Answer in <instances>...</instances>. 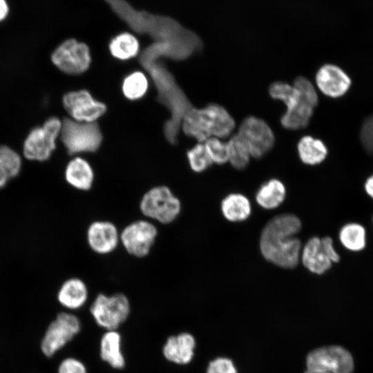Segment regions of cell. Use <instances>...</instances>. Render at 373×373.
I'll list each match as a JSON object with an SVG mask.
<instances>
[{"mask_svg":"<svg viewBox=\"0 0 373 373\" xmlns=\"http://www.w3.org/2000/svg\"><path fill=\"white\" fill-rule=\"evenodd\" d=\"M108 49L114 58L126 61L138 55L140 45L138 39L134 35L128 32H123L111 39Z\"/></svg>","mask_w":373,"mask_h":373,"instance_id":"cb8c5ba5","label":"cell"},{"mask_svg":"<svg viewBox=\"0 0 373 373\" xmlns=\"http://www.w3.org/2000/svg\"><path fill=\"white\" fill-rule=\"evenodd\" d=\"M95 323L106 330L117 329L131 314V303L123 293L98 294L89 308Z\"/></svg>","mask_w":373,"mask_h":373,"instance_id":"8992f818","label":"cell"},{"mask_svg":"<svg viewBox=\"0 0 373 373\" xmlns=\"http://www.w3.org/2000/svg\"><path fill=\"white\" fill-rule=\"evenodd\" d=\"M302 229L300 219L293 213L271 218L262 229L260 250L263 258L283 269H294L300 262L302 242L296 235Z\"/></svg>","mask_w":373,"mask_h":373,"instance_id":"6da1fadb","label":"cell"},{"mask_svg":"<svg viewBox=\"0 0 373 373\" xmlns=\"http://www.w3.org/2000/svg\"><path fill=\"white\" fill-rule=\"evenodd\" d=\"M91 60L88 46L73 38L63 41L51 55L53 64L63 73L72 75L88 70Z\"/></svg>","mask_w":373,"mask_h":373,"instance_id":"30bf717a","label":"cell"},{"mask_svg":"<svg viewBox=\"0 0 373 373\" xmlns=\"http://www.w3.org/2000/svg\"><path fill=\"white\" fill-rule=\"evenodd\" d=\"M8 12V6L6 0H0V21L4 19Z\"/></svg>","mask_w":373,"mask_h":373,"instance_id":"e575fe53","label":"cell"},{"mask_svg":"<svg viewBox=\"0 0 373 373\" xmlns=\"http://www.w3.org/2000/svg\"><path fill=\"white\" fill-rule=\"evenodd\" d=\"M269 93L273 99L283 102L286 106L280 119L285 128L298 130L309 124L318 102L317 92L309 80L300 76L293 85L276 82L270 86Z\"/></svg>","mask_w":373,"mask_h":373,"instance_id":"7a4b0ae2","label":"cell"},{"mask_svg":"<svg viewBox=\"0 0 373 373\" xmlns=\"http://www.w3.org/2000/svg\"><path fill=\"white\" fill-rule=\"evenodd\" d=\"M66 182L81 191H90L95 182V173L90 164L81 157H75L67 164L64 171Z\"/></svg>","mask_w":373,"mask_h":373,"instance_id":"d6986e66","label":"cell"},{"mask_svg":"<svg viewBox=\"0 0 373 373\" xmlns=\"http://www.w3.org/2000/svg\"><path fill=\"white\" fill-rule=\"evenodd\" d=\"M195 347L193 336L188 332H182L166 338L162 346V354L168 361L184 365L192 361Z\"/></svg>","mask_w":373,"mask_h":373,"instance_id":"e0dca14e","label":"cell"},{"mask_svg":"<svg viewBox=\"0 0 373 373\" xmlns=\"http://www.w3.org/2000/svg\"><path fill=\"white\" fill-rule=\"evenodd\" d=\"M341 260L329 236L310 238L302 247L300 262L310 272L322 275Z\"/></svg>","mask_w":373,"mask_h":373,"instance_id":"9c48e42d","label":"cell"},{"mask_svg":"<svg viewBox=\"0 0 373 373\" xmlns=\"http://www.w3.org/2000/svg\"><path fill=\"white\" fill-rule=\"evenodd\" d=\"M60 137L70 155L94 153L99 149L103 140L97 122H82L71 118L61 121Z\"/></svg>","mask_w":373,"mask_h":373,"instance_id":"5b68a950","label":"cell"},{"mask_svg":"<svg viewBox=\"0 0 373 373\" xmlns=\"http://www.w3.org/2000/svg\"><path fill=\"white\" fill-rule=\"evenodd\" d=\"M89 290L86 283L80 278L71 277L60 285L57 298L59 303L69 310H77L87 303Z\"/></svg>","mask_w":373,"mask_h":373,"instance_id":"ac0fdd59","label":"cell"},{"mask_svg":"<svg viewBox=\"0 0 373 373\" xmlns=\"http://www.w3.org/2000/svg\"><path fill=\"white\" fill-rule=\"evenodd\" d=\"M21 169L20 155L10 147L0 146V189L17 177Z\"/></svg>","mask_w":373,"mask_h":373,"instance_id":"484cf974","label":"cell"},{"mask_svg":"<svg viewBox=\"0 0 373 373\" xmlns=\"http://www.w3.org/2000/svg\"><path fill=\"white\" fill-rule=\"evenodd\" d=\"M149 79L145 73L140 70L127 75L122 83L124 96L131 101L142 98L148 91Z\"/></svg>","mask_w":373,"mask_h":373,"instance_id":"4316f807","label":"cell"},{"mask_svg":"<svg viewBox=\"0 0 373 373\" xmlns=\"http://www.w3.org/2000/svg\"><path fill=\"white\" fill-rule=\"evenodd\" d=\"M372 223H373V217H372Z\"/></svg>","mask_w":373,"mask_h":373,"instance_id":"8d00e7d4","label":"cell"},{"mask_svg":"<svg viewBox=\"0 0 373 373\" xmlns=\"http://www.w3.org/2000/svg\"><path fill=\"white\" fill-rule=\"evenodd\" d=\"M182 207L180 198L166 185L151 187L143 194L139 202L140 211L144 218L162 224L175 221Z\"/></svg>","mask_w":373,"mask_h":373,"instance_id":"277c9868","label":"cell"},{"mask_svg":"<svg viewBox=\"0 0 373 373\" xmlns=\"http://www.w3.org/2000/svg\"><path fill=\"white\" fill-rule=\"evenodd\" d=\"M61 121L56 117L48 118L42 126L31 130L23 143V155L26 159L36 161L48 160L56 148L60 136Z\"/></svg>","mask_w":373,"mask_h":373,"instance_id":"ba28073f","label":"cell"},{"mask_svg":"<svg viewBox=\"0 0 373 373\" xmlns=\"http://www.w3.org/2000/svg\"><path fill=\"white\" fill-rule=\"evenodd\" d=\"M316 84L318 88L330 97L343 96L351 86L350 77L338 66L325 64L316 73Z\"/></svg>","mask_w":373,"mask_h":373,"instance_id":"2e32d148","label":"cell"},{"mask_svg":"<svg viewBox=\"0 0 373 373\" xmlns=\"http://www.w3.org/2000/svg\"><path fill=\"white\" fill-rule=\"evenodd\" d=\"M86 239L92 251L98 255L106 256L117 249L120 244V231L113 222L97 220L88 224Z\"/></svg>","mask_w":373,"mask_h":373,"instance_id":"9a60e30c","label":"cell"},{"mask_svg":"<svg viewBox=\"0 0 373 373\" xmlns=\"http://www.w3.org/2000/svg\"><path fill=\"white\" fill-rule=\"evenodd\" d=\"M221 211L226 220L240 222L248 219L251 213V205L247 197L238 193L227 195L221 202Z\"/></svg>","mask_w":373,"mask_h":373,"instance_id":"44dd1931","label":"cell"},{"mask_svg":"<svg viewBox=\"0 0 373 373\" xmlns=\"http://www.w3.org/2000/svg\"><path fill=\"white\" fill-rule=\"evenodd\" d=\"M58 373H88V372L86 367L81 361L69 357L60 363Z\"/></svg>","mask_w":373,"mask_h":373,"instance_id":"d6a6232c","label":"cell"},{"mask_svg":"<svg viewBox=\"0 0 373 373\" xmlns=\"http://www.w3.org/2000/svg\"><path fill=\"white\" fill-rule=\"evenodd\" d=\"M189 165L195 173H202L213 163L203 142H198L186 153Z\"/></svg>","mask_w":373,"mask_h":373,"instance_id":"f1b7e54d","label":"cell"},{"mask_svg":"<svg viewBox=\"0 0 373 373\" xmlns=\"http://www.w3.org/2000/svg\"><path fill=\"white\" fill-rule=\"evenodd\" d=\"M206 150L213 163L224 164L229 160V149L227 142L222 139L212 137L204 142Z\"/></svg>","mask_w":373,"mask_h":373,"instance_id":"f546056e","label":"cell"},{"mask_svg":"<svg viewBox=\"0 0 373 373\" xmlns=\"http://www.w3.org/2000/svg\"><path fill=\"white\" fill-rule=\"evenodd\" d=\"M62 102L70 118L82 122H97L107 109L104 103L97 100L84 89L66 93Z\"/></svg>","mask_w":373,"mask_h":373,"instance_id":"5bb4252c","label":"cell"},{"mask_svg":"<svg viewBox=\"0 0 373 373\" xmlns=\"http://www.w3.org/2000/svg\"><path fill=\"white\" fill-rule=\"evenodd\" d=\"M238 134L247 144L252 157L260 158L274 146L275 137L271 127L263 119L249 116L241 122Z\"/></svg>","mask_w":373,"mask_h":373,"instance_id":"4fadbf2b","label":"cell"},{"mask_svg":"<svg viewBox=\"0 0 373 373\" xmlns=\"http://www.w3.org/2000/svg\"><path fill=\"white\" fill-rule=\"evenodd\" d=\"M235 126L234 119L227 110L214 103L202 108H190L180 124L183 133L198 142L212 137L225 138L231 134Z\"/></svg>","mask_w":373,"mask_h":373,"instance_id":"3957f363","label":"cell"},{"mask_svg":"<svg viewBox=\"0 0 373 373\" xmlns=\"http://www.w3.org/2000/svg\"><path fill=\"white\" fill-rule=\"evenodd\" d=\"M101 359L115 370L125 367L126 360L122 349V336L119 332L106 330L99 343Z\"/></svg>","mask_w":373,"mask_h":373,"instance_id":"ffe728a7","label":"cell"},{"mask_svg":"<svg viewBox=\"0 0 373 373\" xmlns=\"http://www.w3.org/2000/svg\"><path fill=\"white\" fill-rule=\"evenodd\" d=\"M229 160L231 165L238 170L245 169L251 157L250 151L244 140L237 133L229 142Z\"/></svg>","mask_w":373,"mask_h":373,"instance_id":"83f0119b","label":"cell"},{"mask_svg":"<svg viewBox=\"0 0 373 373\" xmlns=\"http://www.w3.org/2000/svg\"><path fill=\"white\" fill-rule=\"evenodd\" d=\"M305 373H328V372H322V371H316V370H307V371Z\"/></svg>","mask_w":373,"mask_h":373,"instance_id":"d590c367","label":"cell"},{"mask_svg":"<svg viewBox=\"0 0 373 373\" xmlns=\"http://www.w3.org/2000/svg\"><path fill=\"white\" fill-rule=\"evenodd\" d=\"M158 236L155 223L146 218L127 224L120 231V244L130 256L143 258L154 247Z\"/></svg>","mask_w":373,"mask_h":373,"instance_id":"52a82bcc","label":"cell"},{"mask_svg":"<svg viewBox=\"0 0 373 373\" xmlns=\"http://www.w3.org/2000/svg\"><path fill=\"white\" fill-rule=\"evenodd\" d=\"M82 325L79 318L70 312H60L49 325L41 348L43 353L52 356L57 351L70 342L81 330Z\"/></svg>","mask_w":373,"mask_h":373,"instance_id":"8fae6325","label":"cell"},{"mask_svg":"<svg viewBox=\"0 0 373 373\" xmlns=\"http://www.w3.org/2000/svg\"><path fill=\"white\" fill-rule=\"evenodd\" d=\"M286 188L279 180L270 179L260 186L256 194V201L262 208L272 210L278 208L285 200Z\"/></svg>","mask_w":373,"mask_h":373,"instance_id":"7402d4cb","label":"cell"},{"mask_svg":"<svg viewBox=\"0 0 373 373\" xmlns=\"http://www.w3.org/2000/svg\"><path fill=\"white\" fill-rule=\"evenodd\" d=\"M365 193L373 200V174L369 176L364 183Z\"/></svg>","mask_w":373,"mask_h":373,"instance_id":"836d02e7","label":"cell"},{"mask_svg":"<svg viewBox=\"0 0 373 373\" xmlns=\"http://www.w3.org/2000/svg\"><path fill=\"white\" fill-rule=\"evenodd\" d=\"M207 373H237V370L231 360L217 358L209 363Z\"/></svg>","mask_w":373,"mask_h":373,"instance_id":"1f68e13d","label":"cell"},{"mask_svg":"<svg viewBox=\"0 0 373 373\" xmlns=\"http://www.w3.org/2000/svg\"><path fill=\"white\" fill-rule=\"evenodd\" d=\"M297 150L301 162L310 166L321 164L327 155V149L323 142L310 135L303 136L298 141Z\"/></svg>","mask_w":373,"mask_h":373,"instance_id":"d4e9b609","label":"cell"},{"mask_svg":"<svg viewBox=\"0 0 373 373\" xmlns=\"http://www.w3.org/2000/svg\"><path fill=\"white\" fill-rule=\"evenodd\" d=\"M307 370L328 373H353L354 361L343 347L331 345L317 348L307 357Z\"/></svg>","mask_w":373,"mask_h":373,"instance_id":"7c38bea8","label":"cell"},{"mask_svg":"<svg viewBox=\"0 0 373 373\" xmlns=\"http://www.w3.org/2000/svg\"><path fill=\"white\" fill-rule=\"evenodd\" d=\"M360 139L366 151L373 154V114L363 122L361 128Z\"/></svg>","mask_w":373,"mask_h":373,"instance_id":"4dcf8cb0","label":"cell"},{"mask_svg":"<svg viewBox=\"0 0 373 373\" xmlns=\"http://www.w3.org/2000/svg\"><path fill=\"white\" fill-rule=\"evenodd\" d=\"M338 240L347 251L360 252L367 245V231L361 223L350 222L343 224L338 231Z\"/></svg>","mask_w":373,"mask_h":373,"instance_id":"603a6c76","label":"cell"}]
</instances>
